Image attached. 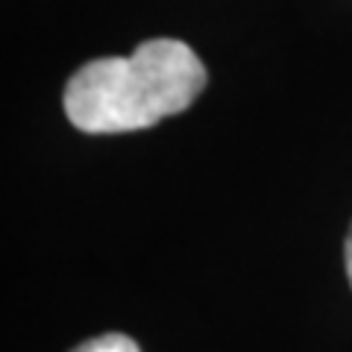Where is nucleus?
I'll return each mask as SVG.
<instances>
[{"mask_svg": "<svg viewBox=\"0 0 352 352\" xmlns=\"http://www.w3.org/2000/svg\"><path fill=\"white\" fill-rule=\"evenodd\" d=\"M74 352H141V346L129 335L106 332V335H97L91 340H85V344H80Z\"/></svg>", "mask_w": 352, "mask_h": 352, "instance_id": "obj_2", "label": "nucleus"}, {"mask_svg": "<svg viewBox=\"0 0 352 352\" xmlns=\"http://www.w3.org/2000/svg\"><path fill=\"white\" fill-rule=\"evenodd\" d=\"M206 88L200 56L179 38H150L132 56L82 65L65 85V115L91 135L135 132L185 112Z\"/></svg>", "mask_w": 352, "mask_h": 352, "instance_id": "obj_1", "label": "nucleus"}, {"mask_svg": "<svg viewBox=\"0 0 352 352\" xmlns=\"http://www.w3.org/2000/svg\"><path fill=\"white\" fill-rule=\"evenodd\" d=\"M344 261H346V276L352 285V226H349V235H346V247H344Z\"/></svg>", "mask_w": 352, "mask_h": 352, "instance_id": "obj_3", "label": "nucleus"}]
</instances>
